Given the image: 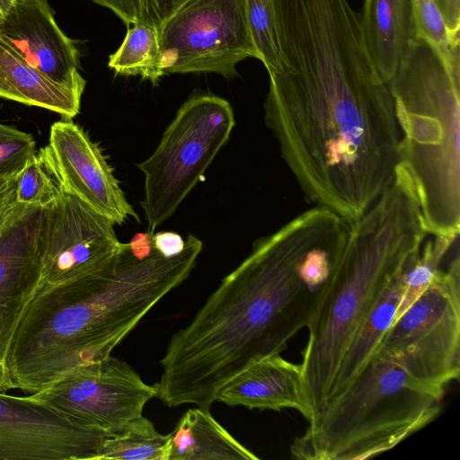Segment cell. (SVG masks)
<instances>
[{"instance_id": "obj_1", "label": "cell", "mask_w": 460, "mask_h": 460, "mask_svg": "<svg viewBox=\"0 0 460 460\" xmlns=\"http://www.w3.org/2000/svg\"><path fill=\"white\" fill-rule=\"evenodd\" d=\"M283 68L265 122L305 200L349 224L392 184L400 130L348 0H274Z\"/></svg>"}, {"instance_id": "obj_2", "label": "cell", "mask_w": 460, "mask_h": 460, "mask_svg": "<svg viewBox=\"0 0 460 460\" xmlns=\"http://www.w3.org/2000/svg\"><path fill=\"white\" fill-rule=\"evenodd\" d=\"M341 217L314 206L257 240L161 359L157 397L209 410L219 388L252 363L280 354L307 326L316 299L300 274L307 252Z\"/></svg>"}, {"instance_id": "obj_3", "label": "cell", "mask_w": 460, "mask_h": 460, "mask_svg": "<svg viewBox=\"0 0 460 460\" xmlns=\"http://www.w3.org/2000/svg\"><path fill=\"white\" fill-rule=\"evenodd\" d=\"M202 250L192 234L183 251L165 258L156 251L139 260L128 243L101 270L64 283L41 286L10 342L0 392L38 393L114 348L169 292L190 274Z\"/></svg>"}, {"instance_id": "obj_4", "label": "cell", "mask_w": 460, "mask_h": 460, "mask_svg": "<svg viewBox=\"0 0 460 460\" xmlns=\"http://www.w3.org/2000/svg\"><path fill=\"white\" fill-rule=\"evenodd\" d=\"M427 235L411 181L396 169L392 184L350 224L344 248L316 292L301 364L312 418L329 400L354 332L419 255Z\"/></svg>"}, {"instance_id": "obj_5", "label": "cell", "mask_w": 460, "mask_h": 460, "mask_svg": "<svg viewBox=\"0 0 460 460\" xmlns=\"http://www.w3.org/2000/svg\"><path fill=\"white\" fill-rule=\"evenodd\" d=\"M387 84L401 136L396 168L411 181L426 231L459 235L460 74L414 38Z\"/></svg>"}, {"instance_id": "obj_6", "label": "cell", "mask_w": 460, "mask_h": 460, "mask_svg": "<svg viewBox=\"0 0 460 460\" xmlns=\"http://www.w3.org/2000/svg\"><path fill=\"white\" fill-rule=\"evenodd\" d=\"M445 388L374 354L353 382L308 422L290 447L294 458L361 460L384 453L440 412Z\"/></svg>"}, {"instance_id": "obj_7", "label": "cell", "mask_w": 460, "mask_h": 460, "mask_svg": "<svg viewBox=\"0 0 460 460\" xmlns=\"http://www.w3.org/2000/svg\"><path fill=\"white\" fill-rule=\"evenodd\" d=\"M234 126L233 108L221 97L195 95L181 106L155 152L137 165L145 176L140 204L149 232L154 234L175 212Z\"/></svg>"}, {"instance_id": "obj_8", "label": "cell", "mask_w": 460, "mask_h": 460, "mask_svg": "<svg viewBox=\"0 0 460 460\" xmlns=\"http://www.w3.org/2000/svg\"><path fill=\"white\" fill-rule=\"evenodd\" d=\"M441 387L460 375L458 251L424 292L390 325L375 353Z\"/></svg>"}, {"instance_id": "obj_9", "label": "cell", "mask_w": 460, "mask_h": 460, "mask_svg": "<svg viewBox=\"0 0 460 460\" xmlns=\"http://www.w3.org/2000/svg\"><path fill=\"white\" fill-rule=\"evenodd\" d=\"M165 74L237 75L236 65L258 58L245 0H187L157 29Z\"/></svg>"}, {"instance_id": "obj_10", "label": "cell", "mask_w": 460, "mask_h": 460, "mask_svg": "<svg viewBox=\"0 0 460 460\" xmlns=\"http://www.w3.org/2000/svg\"><path fill=\"white\" fill-rule=\"evenodd\" d=\"M157 394L156 384L147 385L128 363L109 356L77 367L31 396L108 438L142 416Z\"/></svg>"}, {"instance_id": "obj_11", "label": "cell", "mask_w": 460, "mask_h": 460, "mask_svg": "<svg viewBox=\"0 0 460 460\" xmlns=\"http://www.w3.org/2000/svg\"><path fill=\"white\" fill-rule=\"evenodd\" d=\"M114 223L67 190L43 208L40 286H52L103 268L120 246Z\"/></svg>"}, {"instance_id": "obj_12", "label": "cell", "mask_w": 460, "mask_h": 460, "mask_svg": "<svg viewBox=\"0 0 460 460\" xmlns=\"http://www.w3.org/2000/svg\"><path fill=\"white\" fill-rule=\"evenodd\" d=\"M104 438L31 394L0 392V460H94Z\"/></svg>"}, {"instance_id": "obj_13", "label": "cell", "mask_w": 460, "mask_h": 460, "mask_svg": "<svg viewBox=\"0 0 460 460\" xmlns=\"http://www.w3.org/2000/svg\"><path fill=\"white\" fill-rule=\"evenodd\" d=\"M43 208L18 203L0 228V383L19 322L40 286Z\"/></svg>"}, {"instance_id": "obj_14", "label": "cell", "mask_w": 460, "mask_h": 460, "mask_svg": "<svg viewBox=\"0 0 460 460\" xmlns=\"http://www.w3.org/2000/svg\"><path fill=\"white\" fill-rule=\"evenodd\" d=\"M49 146L66 190L114 224L138 216L128 202L100 146L72 119L54 122Z\"/></svg>"}, {"instance_id": "obj_15", "label": "cell", "mask_w": 460, "mask_h": 460, "mask_svg": "<svg viewBox=\"0 0 460 460\" xmlns=\"http://www.w3.org/2000/svg\"><path fill=\"white\" fill-rule=\"evenodd\" d=\"M54 14L47 0H17L0 22V35L32 67L82 97L79 50Z\"/></svg>"}, {"instance_id": "obj_16", "label": "cell", "mask_w": 460, "mask_h": 460, "mask_svg": "<svg viewBox=\"0 0 460 460\" xmlns=\"http://www.w3.org/2000/svg\"><path fill=\"white\" fill-rule=\"evenodd\" d=\"M216 401L251 410L293 409L308 421L312 418L302 366L280 354L262 358L241 370L219 388Z\"/></svg>"}, {"instance_id": "obj_17", "label": "cell", "mask_w": 460, "mask_h": 460, "mask_svg": "<svg viewBox=\"0 0 460 460\" xmlns=\"http://www.w3.org/2000/svg\"><path fill=\"white\" fill-rule=\"evenodd\" d=\"M360 18L371 58L388 83L415 38L411 0H364Z\"/></svg>"}, {"instance_id": "obj_18", "label": "cell", "mask_w": 460, "mask_h": 460, "mask_svg": "<svg viewBox=\"0 0 460 460\" xmlns=\"http://www.w3.org/2000/svg\"><path fill=\"white\" fill-rule=\"evenodd\" d=\"M0 98L73 119L79 113L82 97L32 67L0 35Z\"/></svg>"}, {"instance_id": "obj_19", "label": "cell", "mask_w": 460, "mask_h": 460, "mask_svg": "<svg viewBox=\"0 0 460 460\" xmlns=\"http://www.w3.org/2000/svg\"><path fill=\"white\" fill-rule=\"evenodd\" d=\"M171 435L169 460H257L259 457L238 442L200 407L188 410Z\"/></svg>"}, {"instance_id": "obj_20", "label": "cell", "mask_w": 460, "mask_h": 460, "mask_svg": "<svg viewBox=\"0 0 460 460\" xmlns=\"http://www.w3.org/2000/svg\"><path fill=\"white\" fill-rule=\"evenodd\" d=\"M402 273L384 290L354 332L339 366L328 402L353 382L393 323L401 299Z\"/></svg>"}, {"instance_id": "obj_21", "label": "cell", "mask_w": 460, "mask_h": 460, "mask_svg": "<svg viewBox=\"0 0 460 460\" xmlns=\"http://www.w3.org/2000/svg\"><path fill=\"white\" fill-rule=\"evenodd\" d=\"M109 67L117 74L140 75L157 84L165 75L160 51L158 30L145 22H137L127 31L125 39L110 56Z\"/></svg>"}, {"instance_id": "obj_22", "label": "cell", "mask_w": 460, "mask_h": 460, "mask_svg": "<svg viewBox=\"0 0 460 460\" xmlns=\"http://www.w3.org/2000/svg\"><path fill=\"white\" fill-rule=\"evenodd\" d=\"M171 435L159 433L143 415L124 429L104 438L94 460H169Z\"/></svg>"}, {"instance_id": "obj_23", "label": "cell", "mask_w": 460, "mask_h": 460, "mask_svg": "<svg viewBox=\"0 0 460 460\" xmlns=\"http://www.w3.org/2000/svg\"><path fill=\"white\" fill-rule=\"evenodd\" d=\"M66 191L49 145L36 152L17 176L16 201L20 204L46 208Z\"/></svg>"}, {"instance_id": "obj_24", "label": "cell", "mask_w": 460, "mask_h": 460, "mask_svg": "<svg viewBox=\"0 0 460 460\" xmlns=\"http://www.w3.org/2000/svg\"><path fill=\"white\" fill-rule=\"evenodd\" d=\"M245 16L251 40L269 74L283 68L274 0H245Z\"/></svg>"}, {"instance_id": "obj_25", "label": "cell", "mask_w": 460, "mask_h": 460, "mask_svg": "<svg viewBox=\"0 0 460 460\" xmlns=\"http://www.w3.org/2000/svg\"><path fill=\"white\" fill-rule=\"evenodd\" d=\"M415 38L424 40L452 73L460 74V40L453 39L433 0H411Z\"/></svg>"}, {"instance_id": "obj_26", "label": "cell", "mask_w": 460, "mask_h": 460, "mask_svg": "<svg viewBox=\"0 0 460 460\" xmlns=\"http://www.w3.org/2000/svg\"><path fill=\"white\" fill-rule=\"evenodd\" d=\"M36 152L31 134L0 123V180L17 177Z\"/></svg>"}, {"instance_id": "obj_27", "label": "cell", "mask_w": 460, "mask_h": 460, "mask_svg": "<svg viewBox=\"0 0 460 460\" xmlns=\"http://www.w3.org/2000/svg\"><path fill=\"white\" fill-rule=\"evenodd\" d=\"M187 0H140L139 21L158 29Z\"/></svg>"}, {"instance_id": "obj_28", "label": "cell", "mask_w": 460, "mask_h": 460, "mask_svg": "<svg viewBox=\"0 0 460 460\" xmlns=\"http://www.w3.org/2000/svg\"><path fill=\"white\" fill-rule=\"evenodd\" d=\"M111 9L125 23L134 24L139 21L140 0H90Z\"/></svg>"}, {"instance_id": "obj_29", "label": "cell", "mask_w": 460, "mask_h": 460, "mask_svg": "<svg viewBox=\"0 0 460 460\" xmlns=\"http://www.w3.org/2000/svg\"><path fill=\"white\" fill-rule=\"evenodd\" d=\"M153 242L155 251L165 258L180 254L185 247V241L174 232L155 233L153 234Z\"/></svg>"}, {"instance_id": "obj_30", "label": "cell", "mask_w": 460, "mask_h": 460, "mask_svg": "<svg viewBox=\"0 0 460 460\" xmlns=\"http://www.w3.org/2000/svg\"><path fill=\"white\" fill-rule=\"evenodd\" d=\"M16 184L17 177L0 180V228L18 205Z\"/></svg>"}, {"instance_id": "obj_31", "label": "cell", "mask_w": 460, "mask_h": 460, "mask_svg": "<svg viewBox=\"0 0 460 460\" xmlns=\"http://www.w3.org/2000/svg\"><path fill=\"white\" fill-rule=\"evenodd\" d=\"M439 9L447 31L453 39H459L460 0H433Z\"/></svg>"}, {"instance_id": "obj_32", "label": "cell", "mask_w": 460, "mask_h": 460, "mask_svg": "<svg viewBox=\"0 0 460 460\" xmlns=\"http://www.w3.org/2000/svg\"><path fill=\"white\" fill-rule=\"evenodd\" d=\"M153 234H154L149 231L137 233L130 242L128 243L130 252L136 258L144 260L155 252Z\"/></svg>"}, {"instance_id": "obj_33", "label": "cell", "mask_w": 460, "mask_h": 460, "mask_svg": "<svg viewBox=\"0 0 460 460\" xmlns=\"http://www.w3.org/2000/svg\"><path fill=\"white\" fill-rule=\"evenodd\" d=\"M17 0H0V22Z\"/></svg>"}]
</instances>
